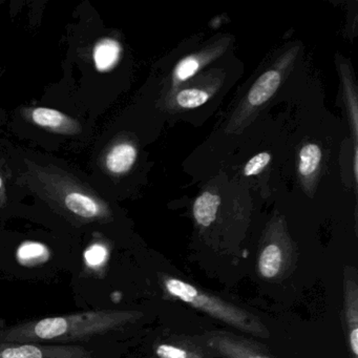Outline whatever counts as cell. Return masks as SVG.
<instances>
[{"label":"cell","mask_w":358,"mask_h":358,"mask_svg":"<svg viewBox=\"0 0 358 358\" xmlns=\"http://www.w3.org/2000/svg\"><path fill=\"white\" fill-rule=\"evenodd\" d=\"M143 316L134 310H92L48 316L0 328V343H58L87 341L120 330Z\"/></svg>","instance_id":"cell-1"},{"label":"cell","mask_w":358,"mask_h":358,"mask_svg":"<svg viewBox=\"0 0 358 358\" xmlns=\"http://www.w3.org/2000/svg\"><path fill=\"white\" fill-rule=\"evenodd\" d=\"M165 289L176 299L188 303L204 313L261 338H268L269 331L259 317L242 308L227 303L215 295L196 288L194 285L176 278H163Z\"/></svg>","instance_id":"cell-2"},{"label":"cell","mask_w":358,"mask_h":358,"mask_svg":"<svg viewBox=\"0 0 358 358\" xmlns=\"http://www.w3.org/2000/svg\"><path fill=\"white\" fill-rule=\"evenodd\" d=\"M0 358H94L83 345L0 343Z\"/></svg>","instance_id":"cell-3"},{"label":"cell","mask_w":358,"mask_h":358,"mask_svg":"<svg viewBox=\"0 0 358 358\" xmlns=\"http://www.w3.org/2000/svg\"><path fill=\"white\" fill-rule=\"evenodd\" d=\"M64 209L71 215L85 221H101L110 217V211L103 201L95 194L77 185H66L57 196Z\"/></svg>","instance_id":"cell-4"},{"label":"cell","mask_w":358,"mask_h":358,"mask_svg":"<svg viewBox=\"0 0 358 358\" xmlns=\"http://www.w3.org/2000/svg\"><path fill=\"white\" fill-rule=\"evenodd\" d=\"M199 339L203 345L223 358H271L247 339L226 331H208Z\"/></svg>","instance_id":"cell-5"},{"label":"cell","mask_w":358,"mask_h":358,"mask_svg":"<svg viewBox=\"0 0 358 358\" xmlns=\"http://www.w3.org/2000/svg\"><path fill=\"white\" fill-rule=\"evenodd\" d=\"M29 119L38 127L56 133L74 135L81 131L78 121L53 108H32L29 110Z\"/></svg>","instance_id":"cell-6"},{"label":"cell","mask_w":358,"mask_h":358,"mask_svg":"<svg viewBox=\"0 0 358 358\" xmlns=\"http://www.w3.org/2000/svg\"><path fill=\"white\" fill-rule=\"evenodd\" d=\"M355 280H345V318L349 326V345L354 357L358 356V294Z\"/></svg>","instance_id":"cell-7"},{"label":"cell","mask_w":358,"mask_h":358,"mask_svg":"<svg viewBox=\"0 0 358 358\" xmlns=\"http://www.w3.org/2000/svg\"><path fill=\"white\" fill-rule=\"evenodd\" d=\"M137 159V150L129 143H119L113 146L106 158V169L115 175L129 171Z\"/></svg>","instance_id":"cell-8"},{"label":"cell","mask_w":358,"mask_h":358,"mask_svg":"<svg viewBox=\"0 0 358 358\" xmlns=\"http://www.w3.org/2000/svg\"><path fill=\"white\" fill-rule=\"evenodd\" d=\"M280 80L282 77L278 71H268L265 74L262 75L249 92V103L253 106L265 103L275 93L278 87H280Z\"/></svg>","instance_id":"cell-9"},{"label":"cell","mask_w":358,"mask_h":358,"mask_svg":"<svg viewBox=\"0 0 358 358\" xmlns=\"http://www.w3.org/2000/svg\"><path fill=\"white\" fill-rule=\"evenodd\" d=\"M203 347L160 343L155 349V353L158 358H213L215 356L210 349L207 348L204 350L205 348Z\"/></svg>","instance_id":"cell-10"},{"label":"cell","mask_w":358,"mask_h":358,"mask_svg":"<svg viewBox=\"0 0 358 358\" xmlns=\"http://www.w3.org/2000/svg\"><path fill=\"white\" fill-rule=\"evenodd\" d=\"M221 204V198L217 194L205 192L196 199L194 205V215L198 224L208 227L217 217V209Z\"/></svg>","instance_id":"cell-11"},{"label":"cell","mask_w":358,"mask_h":358,"mask_svg":"<svg viewBox=\"0 0 358 358\" xmlns=\"http://www.w3.org/2000/svg\"><path fill=\"white\" fill-rule=\"evenodd\" d=\"M93 56L96 69L100 72H106L110 70L118 62L120 45L113 39H102L95 45Z\"/></svg>","instance_id":"cell-12"},{"label":"cell","mask_w":358,"mask_h":358,"mask_svg":"<svg viewBox=\"0 0 358 358\" xmlns=\"http://www.w3.org/2000/svg\"><path fill=\"white\" fill-rule=\"evenodd\" d=\"M259 271L265 278H274L280 274L282 265V249L275 244H269L263 249L259 257Z\"/></svg>","instance_id":"cell-13"},{"label":"cell","mask_w":358,"mask_h":358,"mask_svg":"<svg viewBox=\"0 0 358 358\" xmlns=\"http://www.w3.org/2000/svg\"><path fill=\"white\" fill-rule=\"evenodd\" d=\"M299 173L303 177H309L315 173L322 160V150L316 144H307L299 152Z\"/></svg>","instance_id":"cell-14"},{"label":"cell","mask_w":358,"mask_h":358,"mask_svg":"<svg viewBox=\"0 0 358 358\" xmlns=\"http://www.w3.org/2000/svg\"><path fill=\"white\" fill-rule=\"evenodd\" d=\"M209 99L208 94L201 90L190 89L180 92L177 102L183 108H196L203 106Z\"/></svg>","instance_id":"cell-15"},{"label":"cell","mask_w":358,"mask_h":358,"mask_svg":"<svg viewBox=\"0 0 358 358\" xmlns=\"http://www.w3.org/2000/svg\"><path fill=\"white\" fill-rule=\"evenodd\" d=\"M48 250L43 245L39 243H24L18 251V257L24 263H33V261H43V257H48Z\"/></svg>","instance_id":"cell-16"},{"label":"cell","mask_w":358,"mask_h":358,"mask_svg":"<svg viewBox=\"0 0 358 358\" xmlns=\"http://www.w3.org/2000/svg\"><path fill=\"white\" fill-rule=\"evenodd\" d=\"M199 66L200 64L194 58H186V59L182 60L176 69V78L180 81L187 80L198 72Z\"/></svg>","instance_id":"cell-17"},{"label":"cell","mask_w":358,"mask_h":358,"mask_svg":"<svg viewBox=\"0 0 358 358\" xmlns=\"http://www.w3.org/2000/svg\"><path fill=\"white\" fill-rule=\"evenodd\" d=\"M270 160H271V157L268 152H261V154L257 155L251 160H249V162L245 166V175L248 176V177L257 175L267 166Z\"/></svg>","instance_id":"cell-18"},{"label":"cell","mask_w":358,"mask_h":358,"mask_svg":"<svg viewBox=\"0 0 358 358\" xmlns=\"http://www.w3.org/2000/svg\"><path fill=\"white\" fill-rule=\"evenodd\" d=\"M106 249L103 247L96 245V246L92 247L87 253V259L89 261H101L106 257Z\"/></svg>","instance_id":"cell-19"},{"label":"cell","mask_w":358,"mask_h":358,"mask_svg":"<svg viewBox=\"0 0 358 358\" xmlns=\"http://www.w3.org/2000/svg\"><path fill=\"white\" fill-rule=\"evenodd\" d=\"M6 201H7V198H6L5 183H3V177L0 176V207L5 205Z\"/></svg>","instance_id":"cell-20"}]
</instances>
